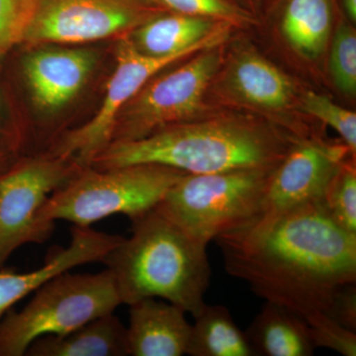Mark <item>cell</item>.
Listing matches in <instances>:
<instances>
[{
    "instance_id": "obj_17",
    "label": "cell",
    "mask_w": 356,
    "mask_h": 356,
    "mask_svg": "<svg viewBox=\"0 0 356 356\" xmlns=\"http://www.w3.org/2000/svg\"><path fill=\"white\" fill-rule=\"evenodd\" d=\"M254 356H311L308 325L284 307L266 302L245 332Z\"/></svg>"
},
{
    "instance_id": "obj_12",
    "label": "cell",
    "mask_w": 356,
    "mask_h": 356,
    "mask_svg": "<svg viewBox=\"0 0 356 356\" xmlns=\"http://www.w3.org/2000/svg\"><path fill=\"white\" fill-rule=\"evenodd\" d=\"M95 58L84 49H40L28 54L23 74L35 105L53 112L72 102L88 81Z\"/></svg>"
},
{
    "instance_id": "obj_6",
    "label": "cell",
    "mask_w": 356,
    "mask_h": 356,
    "mask_svg": "<svg viewBox=\"0 0 356 356\" xmlns=\"http://www.w3.org/2000/svg\"><path fill=\"white\" fill-rule=\"evenodd\" d=\"M122 305L113 275L72 274L51 278L20 311L7 312L0 322V356H22L37 339L60 336Z\"/></svg>"
},
{
    "instance_id": "obj_21",
    "label": "cell",
    "mask_w": 356,
    "mask_h": 356,
    "mask_svg": "<svg viewBox=\"0 0 356 356\" xmlns=\"http://www.w3.org/2000/svg\"><path fill=\"white\" fill-rule=\"evenodd\" d=\"M321 202L339 226L356 235V170L353 161L346 159L341 163Z\"/></svg>"
},
{
    "instance_id": "obj_2",
    "label": "cell",
    "mask_w": 356,
    "mask_h": 356,
    "mask_svg": "<svg viewBox=\"0 0 356 356\" xmlns=\"http://www.w3.org/2000/svg\"><path fill=\"white\" fill-rule=\"evenodd\" d=\"M132 235L102 259L122 304L161 298L196 317L205 307L211 267L207 245L154 208L132 220Z\"/></svg>"
},
{
    "instance_id": "obj_16",
    "label": "cell",
    "mask_w": 356,
    "mask_h": 356,
    "mask_svg": "<svg viewBox=\"0 0 356 356\" xmlns=\"http://www.w3.org/2000/svg\"><path fill=\"white\" fill-rule=\"evenodd\" d=\"M25 355L126 356L127 330L114 313L96 318L60 336L39 337Z\"/></svg>"
},
{
    "instance_id": "obj_27",
    "label": "cell",
    "mask_w": 356,
    "mask_h": 356,
    "mask_svg": "<svg viewBox=\"0 0 356 356\" xmlns=\"http://www.w3.org/2000/svg\"><path fill=\"white\" fill-rule=\"evenodd\" d=\"M325 315L351 331L356 332L355 283L346 285L339 290Z\"/></svg>"
},
{
    "instance_id": "obj_22",
    "label": "cell",
    "mask_w": 356,
    "mask_h": 356,
    "mask_svg": "<svg viewBox=\"0 0 356 356\" xmlns=\"http://www.w3.org/2000/svg\"><path fill=\"white\" fill-rule=\"evenodd\" d=\"M161 11L210 18L232 26L250 25L254 19L247 9L233 0H142Z\"/></svg>"
},
{
    "instance_id": "obj_9",
    "label": "cell",
    "mask_w": 356,
    "mask_h": 356,
    "mask_svg": "<svg viewBox=\"0 0 356 356\" xmlns=\"http://www.w3.org/2000/svg\"><path fill=\"white\" fill-rule=\"evenodd\" d=\"M161 10L142 0H38L24 44H79L132 32Z\"/></svg>"
},
{
    "instance_id": "obj_5",
    "label": "cell",
    "mask_w": 356,
    "mask_h": 356,
    "mask_svg": "<svg viewBox=\"0 0 356 356\" xmlns=\"http://www.w3.org/2000/svg\"><path fill=\"white\" fill-rule=\"evenodd\" d=\"M273 168L186 173L166 192L156 209L208 245L259 216Z\"/></svg>"
},
{
    "instance_id": "obj_10",
    "label": "cell",
    "mask_w": 356,
    "mask_h": 356,
    "mask_svg": "<svg viewBox=\"0 0 356 356\" xmlns=\"http://www.w3.org/2000/svg\"><path fill=\"white\" fill-rule=\"evenodd\" d=\"M191 56L152 57L138 50L129 37H122L117 48L116 67L99 109L83 126L65 135L53 154L88 165L111 143L119 114L134 96L168 65Z\"/></svg>"
},
{
    "instance_id": "obj_14",
    "label": "cell",
    "mask_w": 356,
    "mask_h": 356,
    "mask_svg": "<svg viewBox=\"0 0 356 356\" xmlns=\"http://www.w3.org/2000/svg\"><path fill=\"white\" fill-rule=\"evenodd\" d=\"M231 24L210 18L161 11L133 30L134 46L152 57L194 54L221 46Z\"/></svg>"
},
{
    "instance_id": "obj_13",
    "label": "cell",
    "mask_w": 356,
    "mask_h": 356,
    "mask_svg": "<svg viewBox=\"0 0 356 356\" xmlns=\"http://www.w3.org/2000/svg\"><path fill=\"white\" fill-rule=\"evenodd\" d=\"M121 238L90 227L74 226L70 245L51 250L40 268L24 273L0 270V322L11 307L55 276L83 264L102 261Z\"/></svg>"
},
{
    "instance_id": "obj_29",
    "label": "cell",
    "mask_w": 356,
    "mask_h": 356,
    "mask_svg": "<svg viewBox=\"0 0 356 356\" xmlns=\"http://www.w3.org/2000/svg\"><path fill=\"white\" fill-rule=\"evenodd\" d=\"M343 8L350 22L356 21V0H341Z\"/></svg>"
},
{
    "instance_id": "obj_23",
    "label": "cell",
    "mask_w": 356,
    "mask_h": 356,
    "mask_svg": "<svg viewBox=\"0 0 356 356\" xmlns=\"http://www.w3.org/2000/svg\"><path fill=\"white\" fill-rule=\"evenodd\" d=\"M330 72L334 84L343 95L356 92V34L348 21H341L332 38Z\"/></svg>"
},
{
    "instance_id": "obj_19",
    "label": "cell",
    "mask_w": 356,
    "mask_h": 356,
    "mask_svg": "<svg viewBox=\"0 0 356 356\" xmlns=\"http://www.w3.org/2000/svg\"><path fill=\"white\" fill-rule=\"evenodd\" d=\"M194 318L186 355L254 356L245 332L238 327L226 307L206 304Z\"/></svg>"
},
{
    "instance_id": "obj_7",
    "label": "cell",
    "mask_w": 356,
    "mask_h": 356,
    "mask_svg": "<svg viewBox=\"0 0 356 356\" xmlns=\"http://www.w3.org/2000/svg\"><path fill=\"white\" fill-rule=\"evenodd\" d=\"M221 62L220 46L213 47L194 54L172 72L152 79L122 109L111 143L140 139L159 129L191 121L200 109Z\"/></svg>"
},
{
    "instance_id": "obj_11",
    "label": "cell",
    "mask_w": 356,
    "mask_h": 356,
    "mask_svg": "<svg viewBox=\"0 0 356 356\" xmlns=\"http://www.w3.org/2000/svg\"><path fill=\"white\" fill-rule=\"evenodd\" d=\"M348 154L353 156L344 144L318 140L296 143L273 168L261 214L252 224H266L301 206L322 201L330 180Z\"/></svg>"
},
{
    "instance_id": "obj_25",
    "label": "cell",
    "mask_w": 356,
    "mask_h": 356,
    "mask_svg": "<svg viewBox=\"0 0 356 356\" xmlns=\"http://www.w3.org/2000/svg\"><path fill=\"white\" fill-rule=\"evenodd\" d=\"M38 0H0V60L24 43Z\"/></svg>"
},
{
    "instance_id": "obj_20",
    "label": "cell",
    "mask_w": 356,
    "mask_h": 356,
    "mask_svg": "<svg viewBox=\"0 0 356 356\" xmlns=\"http://www.w3.org/2000/svg\"><path fill=\"white\" fill-rule=\"evenodd\" d=\"M232 83L245 102L266 109L287 106L294 93L288 76L255 54H248L236 62L232 74Z\"/></svg>"
},
{
    "instance_id": "obj_3",
    "label": "cell",
    "mask_w": 356,
    "mask_h": 356,
    "mask_svg": "<svg viewBox=\"0 0 356 356\" xmlns=\"http://www.w3.org/2000/svg\"><path fill=\"white\" fill-rule=\"evenodd\" d=\"M288 149L270 131L247 122L187 121L140 139L111 143L88 165H158L189 175H205L273 168Z\"/></svg>"
},
{
    "instance_id": "obj_28",
    "label": "cell",
    "mask_w": 356,
    "mask_h": 356,
    "mask_svg": "<svg viewBox=\"0 0 356 356\" xmlns=\"http://www.w3.org/2000/svg\"><path fill=\"white\" fill-rule=\"evenodd\" d=\"M1 63V60H0ZM1 65V64H0ZM1 83V67H0V175L6 172L18 161L16 159L17 140L14 137L13 131L6 128L2 116L3 105V90Z\"/></svg>"
},
{
    "instance_id": "obj_24",
    "label": "cell",
    "mask_w": 356,
    "mask_h": 356,
    "mask_svg": "<svg viewBox=\"0 0 356 356\" xmlns=\"http://www.w3.org/2000/svg\"><path fill=\"white\" fill-rule=\"evenodd\" d=\"M304 111L324 122L341 136L350 153L356 152V114L339 106L327 96L316 92H307L302 98Z\"/></svg>"
},
{
    "instance_id": "obj_18",
    "label": "cell",
    "mask_w": 356,
    "mask_h": 356,
    "mask_svg": "<svg viewBox=\"0 0 356 356\" xmlns=\"http://www.w3.org/2000/svg\"><path fill=\"white\" fill-rule=\"evenodd\" d=\"M334 18L332 0H284L281 30L300 55L316 58L324 53Z\"/></svg>"
},
{
    "instance_id": "obj_1",
    "label": "cell",
    "mask_w": 356,
    "mask_h": 356,
    "mask_svg": "<svg viewBox=\"0 0 356 356\" xmlns=\"http://www.w3.org/2000/svg\"><path fill=\"white\" fill-rule=\"evenodd\" d=\"M215 241L229 275L304 321L327 314L339 290L356 283V235L321 201Z\"/></svg>"
},
{
    "instance_id": "obj_8",
    "label": "cell",
    "mask_w": 356,
    "mask_h": 356,
    "mask_svg": "<svg viewBox=\"0 0 356 356\" xmlns=\"http://www.w3.org/2000/svg\"><path fill=\"white\" fill-rule=\"evenodd\" d=\"M81 166L51 154L18 159L0 175V266L23 245L50 238L55 222L43 221L40 212Z\"/></svg>"
},
{
    "instance_id": "obj_26",
    "label": "cell",
    "mask_w": 356,
    "mask_h": 356,
    "mask_svg": "<svg viewBox=\"0 0 356 356\" xmlns=\"http://www.w3.org/2000/svg\"><path fill=\"white\" fill-rule=\"evenodd\" d=\"M312 343L316 348H329L343 356L356 355V332L332 320L325 314H317L305 321Z\"/></svg>"
},
{
    "instance_id": "obj_15",
    "label": "cell",
    "mask_w": 356,
    "mask_h": 356,
    "mask_svg": "<svg viewBox=\"0 0 356 356\" xmlns=\"http://www.w3.org/2000/svg\"><path fill=\"white\" fill-rule=\"evenodd\" d=\"M129 311L128 353L132 356L186 355L191 325L186 312L168 301L147 298Z\"/></svg>"
},
{
    "instance_id": "obj_4",
    "label": "cell",
    "mask_w": 356,
    "mask_h": 356,
    "mask_svg": "<svg viewBox=\"0 0 356 356\" xmlns=\"http://www.w3.org/2000/svg\"><path fill=\"white\" fill-rule=\"evenodd\" d=\"M184 175L158 165L113 168L83 165L51 194L40 218L50 222L62 220L83 228L116 214L132 221L156 208Z\"/></svg>"
}]
</instances>
